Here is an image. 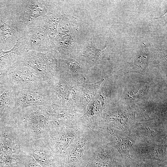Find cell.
Here are the masks:
<instances>
[{
    "label": "cell",
    "mask_w": 167,
    "mask_h": 167,
    "mask_svg": "<svg viewBox=\"0 0 167 167\" xmlns=\"http://www.w3.org/2000/svg\"><path fill=\"white\" fill-rule=\"evenodd\" d=\"M95 132L88 129L71 145L60 161V167H83L90 152Z\"/></svg>",
    "instance_id": "cell-8"
},
{
    "label": "cell",
    "mask_w": 167,
    "mask_h": 167,
    "mask_svg": "<svg viewBox=\"0 0 167 167\" xmlns=\"http://www.w3.org/2000/svg\"><path fill=\"white\" fill-rule=\"evenodd\" d=\"M130 157L137 159H150L167 162V144L135 143L130 152Z\"/></svg>",
    "instance_id": "cell-15"
},
{
    "label": "cell",
    "mask_w": 167,
    "mask_h": 167,
    "mask_svg": "<svg viewBox=\"0 0 167 167\" xmlns=\"http://www.w3.org/2000/svg\"><path fill=\"white\" fill-rule=\"evenodd\" d=\"M22 37L29 51L53 50V45L44 26L42 16L34 20L26 27Z\"/></svg>",
    "instance_id": "cell-12"
},
{
    "label": "cell",
    "mask_w": 167,
    "mask_h": 167,
    "mask_svg": "<svg viewBox=\"0 0 167 167\" xmlns=\"http://www.w3.org/2000/svg\"><path fill=\"white\" fill-rule=\"evenodd\" d=\"M4 71H0V84H4Z\"/></svg>",
    "instance_id": "cell-24"
},
{
    "label": "cell",
    "mask_w": 167,
    "mask_h": 167,
    "mask_svg": "<svg viewBox=\"0 0 167 167\" xmlns=\"http://www.w3.org/2000/svg\"><path fill=\"white\" fill-rule=\"evenodd\" d=\"M13 91L15 95L13 111L30 107L48 106L52 104L44 83L36 88Z\"/></svg>",
    "instance_id": "cell-13"
},
{
    "label": "cell",
    "mask_w": 167,
    "mask_h": 167,
    "mask_svg": "<svg viewBox=\"0 0 167 167\" xmlns=\"http://www.w3.org/2000/svg\"><path fill=\"white\" fill-rule=\"evenodd\" d=\"M135 108L108 107L97 119L95 127L107 126L125 132L136 121Z\"/></svg>",
    "instance_id": "cell-10"
},
{
    "label": "cell",
    "mask_w": 167,
    "mask_h": 167,
    "mask_svg": "<svg viewBox=\"0 0 167 167\" xmlns=\"http://www.w3.org/2000/svg\"><path fill=\"white\" fill-rule=\"evenodd\" d=\"M94 130L105 137L123 160L130 157L131 148L135 142L124 131L107 126H96Z\"/></svg>",
    "instance_id": "cell-14"
},
{
    "label": "cell",
    "mask_w": 167,
    "mask_h": 167,
    "mask_svg": "<svg viewBox=\"0 0 167 167\" xmlns=\"http://www.w3.org/2000/svg\"><path fill=\"white\" fill-rule=\"evenodd\" d=\"M27 152L42 167H60L59 160L44 139L29 141Z\"/></svg>",
    "instance_id": "cell-16"
},
{
    "label": "cell",
    "mask_w": 167,
    "mask_h": 167,
    "mask_svg": "<svg viewBox=\"0 0 167 167\" xmlns=\"http://www.w3.org/2000/svg\"><path fill=\"white\" fill-rule=\"evenodd\" d=\"M22 167H42L32 156L27 153L24 157Z\"/></svg>",
    "instance_id": "cell-22"
},
{
    "label": "cell",
    "mask_w": 167,
    "mask_h": 167,
    "mask_svg": "<svg viewBox=\"0 0 167 167\" xmlns=\"http://www.w3.org/2000/svg\"><path fill=\"white\" fill-rule=\"evenodd\" d=\"M0 45V71H5L19 62L28 50L23 37L8 51H3Z\"/></svg>",
    "instance_id": "cell-18"
},
{
    "label": "cell",
    "mask_w": 167,
    "mask_h": 167,
    "mask_svg": "<svg viewBox=\"0 0 167 167\" xmlns=\"http://www.w3.org/2000/svg\"><path fill=\"white\" fill-rule=\"evenodd\" d=\"M4 92L0 96V115L11 113L15 107V95L13 90L6 87Z\"/></svg>",
    "instance_id": "cell-20"
},
{
    "label": "cell",
    "mask_w": 167,
    "mask_h": 167,
    "mask_svg": "<svg viewBox=\"0 0 167 167\" xmlns=\"http://www.w3.org/2000/svg\"><path fill=\"white\" fill-rule=\"evenodd\" d=\"M88 129L78 119L67 125L50 130L44 139L60 162L71 145Z\"/></svg>",
    "instance_id": "cell-3"
},
{
    "label": "cell",
    "mask_w": 167,
    "mask_h": 167,
    "mask_svg": "<svg viewBox=\"0 0 167 167\" xmlns=\"http://www.w3.org/2000/svg\"><path fill=\"white\" fill-rule=\"evenodd\" d=\"M15 16L26 27L37 18L47 13L51 5L48 1L39 0H8Z\"/></svg>",
    "instance_id": "cell-11"
},
{
    "label": "cell",
    "mask_w": 167,
    "mask_h": 167,
    "mask_svg": "<svg viewBox=\"0 0 167 167\" xmlns=\"http://www.w3.org/2000/svg\"><path fill=\"white\" fill-rule=\"evenodd\" d=\"M12 115L29 141L44 139L49 131L50 115L48 106L24 108L13 111Z\"/></svg>",
    "instance_id": "cell-2"
},
{
    "label": "cell",
    "mask_w": 167,
    "mask_h": 167,
    "mask_svg": "<svg viewBox=\"0 0 167 167\" xmlns=\"http://www.w3.org/2000/svg\"><path fill=\"white\" fill-rule=\"evenodd\" d=\"M112 167H126L124 160L121 156L113 161Z\"/></svg>",
    "instance_id": "cell-23"
},
{
    "label": "cell",
    "mask_w": 167,
    "mask_h": 167,
    "mask_svg": "<svg viewBox=\"0 0 167 167\" xmlns=\"http://www.w3.org/2000/svg\"><path fill=\"white\" fill-rule=\"evenodd\" d=\"M44 83L32 69L19 61L5 71L4 84L13 90L34 89Z\"/></svg>",
    "instance_id": "cell-7"
},
{
    "label": "cell",
    "mask_w": 167,
    "mask_h": 167,
    "mask_svg": "<svg viewBox=\"0 0 167 167\" xmlns=\"http://www.w3.org/2000/svg\"><path fill=\"white\" fill-rule=\"evenodd\" d=\"M81 82L59 70L45 84L52 104L62 107L83 109Z\"/></svg>",
    "instance_id": "cell-1"
},
{
    "label": "cell",
    "mask_w": 167,
    "mask_h": 167,
    "mask_svg": "<svg viewBox=\"0 0 167 167\" xmlns=\"http://www.w3.org/2000/svg\"><path fill=\"white\" fill-rule=\"evenodd\" d=\"M124 132L135 143L167 144L166 120L135 121Z\"/></svg>",
    "instance_id": "cell-5"
},
{
    "label": "cell",
    "mask_w": 167,
    "mask_h": 167,
    "mask_svg": "<svg viewBox=\"0 0 167 167\" xmlns=\"http://www.w3.org/2000/svg\"><path fill=\"white\" fill-rule=\"evenodd\" d=\"M103 79L99 81L90 84H87L81 82V86L83 92L82 104L83 107L86 110V108L94 100L99 92L101 85L104 81Z\"/></svg>",
    "instance_id": "cell-19"
},
{
    "label": "cell",
    "mask_w": 167,
    "mask_h": 167,
    "mask_svg": "<svg viewBox=\"0 0 167 167\" xmlns=\"http://www.w3.org/2000/svg\"><path fill=\"white\" fill-rule=\"evenodd\" d=\"M25 27L18 19L8 0L0 1V45L11 49L22 36Z\"/></svg>",
    "instance_id": "cell-6"
},
{
    "label": "cell",
    "mask_w": 167,
    "mask_h": 167,
    "mask_svg": "<svg viewBox=\"0 0 167 167\" xmlns=\"http://www.w3.org/2000/svg\"><path fill=\"white\" fill-rule=\"evenodd\" d=\"M50 114L49 130L67 125L79 119L85 112L77 108H67L53 104L48 106Z\"/></svg>",
    "instance_id": "cell-17"
},
{
    "label": "cell",
    "mask_w": 167,
    "mask_h": 167,
    "mask_svg": "<svg viewBox=\"0 0 167 167\" xmlns=\"http://www.w3.org/2000/svg\"><path fill=\"white\" fill-rule=\"evenodd\" d=\"M126 167H167V163L150 159H137L130 157L124 160Z\"/></svg>",
    "instance_id": "cell-21"
},
{
    "label": "cell",
    "mask_w": 167,
    "mask_h": 167,
    "mask_svg": "<svg viewBox=\"0 0 167 167\" xmlns=\"http://www.w3.org/2000/svg\"><path fill=\"white\" fill-rule=\"evenodd\" d=\"M93 131L95 136L91 151L83 167H112L113 161L120 155L99 131Z\"/></svg>",
    "instance_id": "cell-9"
},
{
    "label": "cell",
    "mask_w": 167,
    "mask_h": 167,
    "mask_svg": "<svg viewBox=\"0 0 167 167\" xmlns=\"http://www.w3.org/2000/svg\"><path fill=\"white\" fill-rule=\"evenodd\" d=\"M53 51L29 50L19 62L32 69L35 74L46 83L59 70L58 55Z\"/></svg>",
    "instance_id": "cell-4"
}]
</instances>
